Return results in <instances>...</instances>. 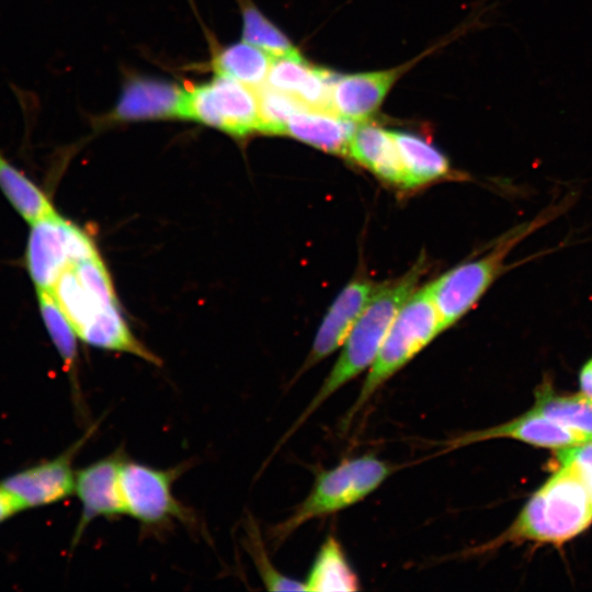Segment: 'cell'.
<instances>
[{"label":"cell","mask_w":592,"mask_h":592,"mask_svg":"<svg viewBox=\"0 0 592 592\" xmlns=\"http://www.w3.org/2000/svg\"><path fill=\"white\" fill-rule=\"evenodd\" d=\"M305 591H357L360 580L340 542L329 535L321 544L304 581Z\"/></svg>","instance_id":"cell-20"},{"label":"cell","mask_w":592,"mask_h":592,"mask_svg":"<svg viewBox=\"0 0 592 592\" xmlns=\"http://www.w3.org/2000/svg\"><path fill=\"white\" fill-rule=\"evenodd\" d=\"M50 291L78 338L87 344L130 353L156 365L160 363L128 329L99 255L71 264Z\"/></svg>","instance_id":"cell-1"},{"label":"cell","mask_w":592,"mask_h":592,"mask_svg":"<svg viewBox=\"0 0 592 592\" xmlns=\"http://www.w3.org/2000/svg\"><path fill=\"white\" fill-rule=\"evenodd\" d=\"M444 330L426 287L415 291L396 315L341 428L348 430L377 390Z\"/></svg>","instance_id":"cell-6"},{"label":"cell","mask_w":592,"mask_h":592,"mask_svg":"<svg viewBox=\"0 0 592 592\" xmlns=\"http://www.w3.org/2000/svg\"><path fill=\"white\" fill-rule=\"evenodd\" d=\"M121 449L76 471L75 494L81 504L72 547L96 519H115L125 514L121 491V469L125 460Z\"/></svg>","instance_id":"cell-11"},{"label":"cell","mask_w":592,"mask_h":592,"mask_svg":"<svg viewBox=\"0 0 592 592\" xmlns=\"http://www.w3.org/2000/svg\"><path fill=\"white\" fill-rule=\"evenodd\" d=\"M273 56L244 41L223 48L213 60L217 76L257 89L265 83Z\"/></svg>","instance_id":"cell-21"},{"label":"cell","mask_w":592,"mask_h":592,"mask_svg":"<svg viewBox=\"0 0 592 592\" xmlns=\"http://www.w3.org/2000/svg\"><path fill=\"white\" fill-rule=\"evenodd\" d=\"M185 89L149 77H132L124 84L112 113L118 121L182 118Z\"/></svg>","instance_id":"cell-15"},{"label":"cell","mask_w":592,"mask_h":592,"mask_svg":"<svg viewBox=\"0 0 592 592\" xmlns=\"http://www.w3.org/2000/svg\"><path fill=\"white\" fill-rule=\"evenodd\" d=\"M398 468L374 454H365L319 471L306 498L287 519L271 530L274 545L282 544L309 521L338 513L363 501Z\"/></svg>","instance_id":"cell-5"},{"label":"cell","mask_w":592,"mask_h":592,"mask_svg":"<svg viewBox=\"0 0 592 592\" xmlns=\"http://www.w3.org/2000/svg\"><path fill=\"white\" fill-rule=\"evenodd\" d=\"M41 316L67 373L75 379L77 365V333L58 305L52 291L36 289Z\"/></svg>","instance_id":"cell-24"},{"label":"cell","mask_w":592,"mask_h":592,"mask_svg":"<svg viewBox=\"0 0 592 592\" xmlns=\"http://www.w3.org/2000/svg\"><path fill=\"white\" fill-rule=\"evenodd\" d=\"M531 410L592 439V399L582 394L560 395L545 380L536 389Z\"/></svg>","instance_id":"cell-22"},{"label":"cell","mask_w":592,"mask_h":592,"mask_svg":"<svg viewBox=\"0 0 592 592\" xmlns=\"http://www.w3.org/2000/svg\"><path fill=\"white\" fill-rule=\"evenodd\" d=\"M337 75L311 66L298 50L273 57L265 83L296 98L306 109L332 112L331 88Z\"/></svg>","instance_id":"cell-14"},{"label":"cell","mask_w":592,"mask_h":592,"mask_svg":"<svg viewBox=\"0 0 592 592\" xmlns=\"http://www.w3.org/2000/svg\"><path fill=\"white\" fill-rule=\"evenodd\" d=\"M346 155L376 177L406 189V175L390 130L374 124L356 126Z\"/></svg>","instance_id":"cell-17"},{"label":"cell","mask_w":592,"mask_h":592,"mask_svg":"<svg viewBox=\"0 0 592 592\" xmlns=\"http://www.w3.org/2000/svg\"><path fill=\"white\" fill-rule=\"evenodd\" d=\"M244 542V547L251 556L254 567L267 590L305 591L304 581L283 574L270 561L258 524L250 516L246 521Z\"/></svg>","instance_id":"cell-26"},{"label":"cell","mask_w":592,"mask_h":592,"mask_svg":"<svg viewBox=\"0 0 592 592\" xmlns=\"http://www.w3.org/2000/svg\"><path fill=\"white\" fill-rule=\"evenodd\" d=\"M182 118L194 119L237 137L259 132L255 89L217 76L210 82L185 89Z\"/></svg>","instance_id":"cell-9"},{"label":"cell","mask_w":592,"mask_h":592,"mask_svg":"<svg viewBox=\"0 0 592 592\" xmlns=\"http://www.w3.org/2000/svg\"><path fill=\"white\" fill-rule=\"evenodd\" d=\"M556 458L579 476L592 498V440L559 448Z\"/></svg>","instance_id":"cell-28"},{"label":"cell","mask_w":592,"mask_h":592,"mask_svg":"<svg viewBox=\"0 0 592 592\" xmlns=\"http://www.w3.org/2000/svg\"><path fill=\"white\" fill-rule=\"evenodd\" d=\"M22 511L15 499L0 483V523Z\"/></svg>","instance_id":"cell-29"},{"label":"cell","mask_w":592,"mask_h":592,"mask_svg":"<svg viewBox=\"0 0 592 592\" xmlns=\"http://www.w3.org/2000/svg\"><path fill=\"white\" fill-rule=\"evenodd\" d=\"M399 69L335 76L331 88L332 112L353 122L369 118L382 104Z\"/></svg>","instance_id":"cell-16"},{"label":"cell","mask_w":592,"mask_h":592,"mask_svg":"<svg viewBox=\"0 0 592 592\" xmlns=\"http://www.w3.org/2000/svg\"><path fill=\"white\" fill-rule=\"evenodd\" d=\"M255 92L259 103V132L264 134L284 135L288 118L297 111L306 109L293 95L266 83L257 88Z\"/></svg>","instance_id":"cell-25"},{"label":"cell","mask_w":592,"mask_h":592,"mask_svg":"<svg viewBox=\"0 0 592 592\" xmlns=\"http://www.w3.org/2000/svg\"><path fill=\"white\" fill-rule=\"evenodd\" d=\"M242 38L273 57L296 52L289 39L253 5H247L242 12Z\"/></svg>","instance_id":"cell-27"},{"label":"cell","mask_w":592,"mask_h":592,"mask_svg":"<svg viewBox=\"0 0 592 592\" xmlns=\"http://www.w3.org/2000/svg\"><path fill=\"white\" fill-rule=\"evenodd\" d=\"M96 255L91 238L57 213L31 224L24 261L36 289L50 291L67 267Z\"/></svg>","instance_id":"cell-8"},{"label":"cell","mask_w":592,"mask_h":592,"mask_svg":"<svg viewBox=\"0 0 592 592\" xmlns=\"http://www.w3.org/2000/svg\"><path fill=\"white\" fill-rule=\"evenodd\" d=\"M425 270V259L420 258L402 276L383 284L349 333L339 357L322 385L284 435L281 444L344 385L362 372L368 371L396 315L405 301L417 291V285Z\"/></svg>","instance_id":"cell-2"},{"label":"cell","mask_w":592,"mask_h":592,"mask_svg":"<svg viewBox=\"0 0 592 592\" xmlns=\"http://www.w3.org/2000/svg\"><path fill=\"white\" fill-rule=\"evenodd\" d=\"M382 286L383 284L361 277L351 281L339 293L317 331L297 377L343 345L355 322Z\"/></svg>","instance_id":"cell-12"},{"label":"cell","mask_w":592,"mask_h":592,"mask_svg":"<svg viewBox=\"0 0 592 592\" xmlns=\"http://www.w3.org/2000/svg\"><path fill=\"white\" fill-rule=\"evenodd\" d=\"M573 201V195H568L547 206L532 219L499 236L483 254L460 263L426 285L444 328L460 320L491 285L514 266L506 264L505 260L520 242L563 214Z\"/></svg>","instance_id":"cell-4"},{"label":"cell","mask_w":592,"mask_h":592,"mask_svg":"<svg viewBox=\"0 0 592 592\" xmlns=\"http://www.w3.org/2000/svg\"><path fill=\"white\" fill-rule=\"evenodd\" d=\"M98 424L59 456L7 477L0 483L15 499L21 510L45 506L75 493L76 471L72 462Z\"/></svg>","instance_id":"cell-10"},{"label":"cell","mask_w":592,"mask_h":592,"mask_svg":"<svg viewBox=\"0 0 592 592\" xmlns=\"http://www.w3.org/2000/svg\"><path fill=\"white\" fill-rule=\"evenodd\" d=\"M0 189L30 225L56 214L47 196L0 152Z\"/></svg>","instance_id":"cell-23"},{"label":"cell","mask_w":592,"mask_h":592,"mask_svg":"<svg viewBox=\"0 0 592 592\" xmlns=\"http://www.w3.org/2000/svg\"><path fill=\"white\" fill-rule=\"evenodd\" d=\"M406 175V189L444 178L449 172L445 156L418 135L390 130Z\"/></svg>","instance_id":"cell-19"},{"label":"cell","mask_w":592,"mask_h":592,"mask_svg":"<svg viewBox=\"0 0 592 592\" xmlns=\"http://www.w3.org/2000/svg\"><path fill=\"white\" fill-rule=\"evenodd\" d=\"M492 439H513L535 446L563 448L592 439L533 410L505 423L469 431L442 444L445 452Z\"/></svg>","instance_id":"cell-13"},{"label":"cell","mask_w":592,"mask_h":592,"mask_svg":"<svg viewBox=\"0 0 592 592\" xmlns=\"http://www.w3.org/2000/svg\"><path fill=\"white\" fill-rule=\"evenodd\" d=\"M581 394L592 399V356L582 365L579 372Z\"/></svg>","instance_id":"cell-30"},{"label":"cell","mask_w":592,"mask_h":592,"mask_svg":"<svg viewBox=\"0 0 592 592\" xmlns=\"http://www.w3.org/2000/svg\"><path fill=\"white\" fill-rule=\"evenodd\" d=\"M356 126V122L331 112L303 109L288 118L285 135L327 152L346 155Z\"/></svg>","instance_id":"cell-18"},{"label":"cell","mask_w":592,"mask_h":592,"mask_svg":"<svg viewBox=\"0 0 592 592\" xmlns=\"http://www.w3.org/2000/svg\"><path fill=\"white\" fill-rule=\"evenodd\" d=\"M591 523L592 498L587 487L571 468L559 464L504 532L468 554H485L508 543L560 545L583 532Z\"/></svg>","instance_id":"cell-3"},{"label":"cell","mask_w":592,"mask_h":592,"mask_svg":"<svg viewBox=\"0 0 592 592\" xmlns=\"http://www.w3.org/2000/svg\"><path fill=\"white\" fill-rule=\"evenodd\" d=\"M185 468L161 469L125 459L121 469V491L125 514L146 531H159L173 521L194 525L193 513L173 493V482Z\"/></svg>","instance_id":"cell-7"}]
</instances>
